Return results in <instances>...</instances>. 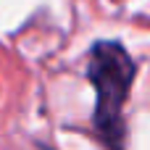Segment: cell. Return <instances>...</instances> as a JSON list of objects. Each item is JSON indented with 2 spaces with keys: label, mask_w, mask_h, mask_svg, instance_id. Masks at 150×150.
I'll list each match as a JSON object with an SVG mask.
<instances>
[{
  "label": "cell",
  "mask_w": 150,
  "mask_h": 150,
  "mask_svg": "<svg viewBox=\"0 0 150 150\" xmlns=\"http://www.w3.org/2000/svg\"><path fill=\"white\" fill-rule=\"evenodd\" d=\"M87 76L95 84V113L92 124L98 137L108 150H124V119L121 108L129 98V87L134 79V63L129 53L119 42H95L90 50Z\"/></svg>",
  "instance_id": "obj_1"
}]
</instances>
